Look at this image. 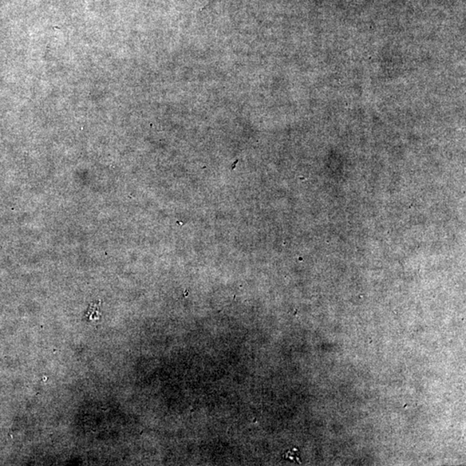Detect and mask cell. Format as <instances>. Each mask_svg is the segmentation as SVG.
<instances>
[{"mask_svg":"<svg viewBox=\"0 0 466 466\" xmlns=\"http://www.w3.org/2000/svg\"><path fill=\"white\" fill-rule=\"evenodd\" d=\"M98 307H100V303H92L91 304V306L86 312V315H85V319H86V322L89 321H98L101 318V313L100 310H98Z\"/></svg>","mask_w":466,"mask_h":466,"instance_id":"1","label":"cell"}]
</instances>
